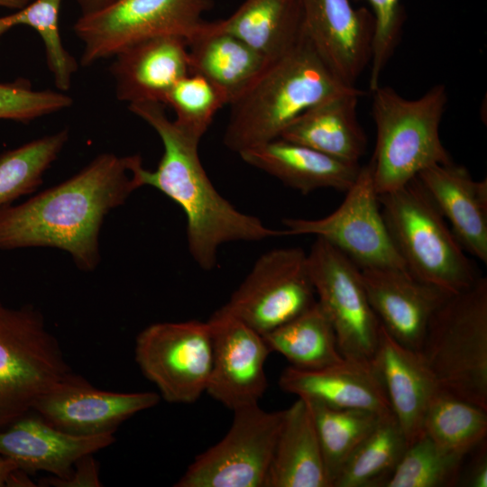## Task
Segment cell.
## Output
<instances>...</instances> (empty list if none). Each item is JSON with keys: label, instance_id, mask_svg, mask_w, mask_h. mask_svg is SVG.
<instances>
[{"label": "cell", "instance_id": "obj_1", "mask_svg": "<svg viewBox=\"0 0 487 487\" xmlns=\"http://www.w3.org/2000/svg\"><path fill=\"white\" fill-rule=\"evenodd\" d=\"M133 158L102 153L63 182L0 208V249L57 248L69 253L80 270L93 271L100 261L106 216L140 188Z\"/></svg>", "mask_w": 487, "mask_h": 487}, {"label": "cell", "instance_id": "obj_2", "mask_svg": "<svg viewBox=\"0 0 487 487\" xmlns=\"http://www.w3.org/2000/svg\"><path fill=\"white\" fill-rule=\"evenodd\" d=\"M164 106L152 101L128 104L130 112L148 124L163 145L155 170L145 169L142 157L135 154L133 172L140 188H155L181 207L188 248L195 262L210 271L217 265L224 244L288 236L284 229L270 228L258 217L241 212L216 189L198 155L200 142L169 119Z\"/></svg>", "mask_w": 487, "mask_h": 487}, {"label": "cell", "instance_id": "obj_3", "mask_svg": "<svg viewBox=\"0 0 487 487\" xmlns=\"http://www.w3.org/2000/svg\"><path fill=\"white\" fill-rule=\"evenodd\" d=\"M353 87L335 77L303 29L294 45L229 105L224 144L240 153L278 139L304 111Z\"/></svg>", "mask_w": 487, "mask_h": 487}, {"label": "cell", "instance_id": "obj_4", "mask_svg": "<svg viewBox=\"0 0 487 487\" xmlns=\"http://www.w3.org/2000/svg\"><path fill=\"white\" fill-rule=\"evenodd\" d=\"M372 93L377 137L370 162L378 195L401 188L432 165L453 162L439 134L448 99L445 85L417 99L381 85Z\"/></svg>", "mask_w": 487, "mask_h": 487}, {"label": "cell", "instance_id": "obj_5", "mask_svg": "<svg viewBox=\"0 0 487 487\" xmlns=\"http://www.w3.org/2000/svg\"><path fill=\"white\" fill-rule=\"evenodd\" d=\"M378 199L389 234L413 277L450 294L468 289L481 277L418 177Z\"/></svg>", "mask_w": 487, "mask_h": 487}, {"label": "cell", "instance_id": "obj_6", "mask_svg": "<svg viewBox=\"0 0 487 487\" xmlns=\"http://www.w3.org/2000/svg\"><path fill=\"white\" fill-rule=\"evenodd\" d=\"M419 353L440 390L487 410L486 277L439 306Z\"/></svg>", "mask_w": 487, "mask_h": 487}, {"label": "cell", "instance_id": "obj_7", "mask_svg": "<svg viewBox=\"0 0 487 487\" xmlns=\"http://www.w3.org/2000/svg\"><path fill=\"white\" fill-rule=\"evenodd\" d=\"M70 372L40 311L0 303V429Z\"/></svg>", "mask_w": 487, "mask_h": 487}, {"label": "cell", "instance_id": "obj_8", "mask_svg": "<svg viewBox=\"0 0 487 487\" xmlns=\"http://www.w3.org/2000/svg\"><path fill=\"white\" fill-rule=\"evenodd\" d=\"M211 5V0H116L81 14L74 24L83 43L80 63L90 66L159 36H179L188 42L205 23L203 14Z\"/></svg>", "mask_w": 487, "mask_h": 487}, {"label": "cell", "instance_id": "obj_9", "mask_svg": "<svg viewBox=\"0 0 487 487\" xmlns=\"http://www.w3.org/2000/svg\"><path fill=\"white\" fill-rule=\"evenodd\" d=\"M134 357L164 400L194 403L206 392L211 373V325L198 320L152 324L137 335Z\"/></svg>", "mask_w": 487, "mask_h": 487}, {"label": "cell", "instance_id": "obj_10", "mask_svg": "<svg viewBox=\"0 0 487 487\" xmlns=\"http://www.w3.org/2000/svg\"><path fill=\"white\" fill-rule=\"evenodd\" d=\"M307 263L317 301L334 328L343 357L372 363L381 323L369 302L361 270L318 237L307 253Z\"/></svg>", "mask_w": 487, "mask_h": 487}, {"label": "cell", "instance_id": "obj_11", "mask_svg": "<svg viewBox=\"0 0 487 487\" xmlns=\"http://www.w3.org/2000/svg\"><path fill=\"white\" fill-rule=\"evenodd\" d=\"M307 253L299 247L262 254L228 301L216 310L264 335L296 317L317 299Z\"/></svg>", "mask_w": 487, "mask_h": 487}, {"label": "cell", "instance_id": "obj_12", "mask_svg": "<svg viewBox=\"0 0 487 487\" xmlns=\"http://www.w3.org/2000/svg\"><path fill=\"white\" fill-rule=\"evenodd\" d=\"M226 435L198 455L176 487H264L285 409L259 404L233 410Z\"/></svg>", "mask_w": 487, "mask_h": 487}, {"label": "cell", "instance_id": "obj_13", "mask_svg": "<svg viewBox=\"0 0 487 487\" xmlns=\"http://www.w3.org/2000/svg\"><path fill=\"white\" fill-rule=\"evenodd\" d=\"M342 204L317 219L285 218L288 236L312 234L342 252L360 270L392 267L407 270L384 223L371 162L361 166Z\"/></svg>", "mask_w": 487, "mask_h": 487}, {"label": "cell", "instance_id": "obj_14", "mask_svg": "<svg viewBox=\"0 0 487 487\" xmlns=\"http://www.w3.org/2000/svg\"><path fill=\"white\" fill-rule=\"evenodd\" d=\"M160 399L152 391H103L70 372L38 398L32 411L64 432L97 436L114 434L123 422L156 406Z\"/></svg>", "mask_w": 487, "mask_h": 487}, {"label": "cell", "instance_id": "obj_15", "mask_svg": "<svg viewBox=\"0 0 487 487\" xmlns=\"http://www.w3.org/2000/svg\"><path fill=\"white\" fill-rule=\"evenodd\" d=\"M208 322L213 357L206 392L232 411L258 404L267 390L264 366L271 353L262 335L216 311Z\"/></svg>", "mask_w": 487, "mask_h": 487}, {"label": "cell", "instance_id": "obj_16", "mask_svg": "<svg viewBox=\"0 0 487 487\" xmlns=\"http://www.w3.org/2000/svg\"><path fill=\"white\" fill-rule=\"evenodd\" d=\"M305 33L318 55L348 87L371 63L375 21L371 10L351 0H300Z\"/></svg>", "mask_w": 487, "mask_h": 487}, {"label": "cell", "instance_id": "obj_17", "mask_svg": "<svg viewBox=\"0 0 487 487\" xmlns=\"http://www.w3.org/2000/svg\"><path fill=\"white\" fill-rule=\"evenodd\" d=\"M361 275L381 325L400 344L419 352L432 316L452 294L404 269H362Z\"/></svg>", "mask_w": 487, "mask_h": 487}, {"label": "cell", "instance_id": "obj_18", "mask_svg": "<svg viewBox=\"0 0 487 487\" xmlns=\"http://www.w3.org/2000/svg\"><path fill=\"white\" fill-rule=\"evenodd\" d=\"M115 440L114 434L77 436L64 432L32 410L0 430V455L25 473L42 471L66 480L79 459Z\"/></svg>", "mask_w": 487, "mask_h": 487}, {"label": "cell", "instance_id": "obj_19", "mask_svg": "<svg viewBox=\"0 0 487 487\" xmlns=\"http://www.w3.org/2000/svg\"><path fill=\"white\" fill-rule=\"evenodd\" d=\"M279 386L298 398L333 408L363 409L381 416L393 414L372 363L345 358L319 369L290 365L281 372Z\"/></svg>", "mask_w": 487, "mask_h": 487}, {"label": "cell", "instance_id": "obj_20", "mask_svg": "<svg viewBox=\"0 0 487 487\" xmlns=\"http://www.w3.org/2000/svg\"><path fill=\"white\" fill-rule=\"evenodd\" d=\"M113 58L110 71L116 98L128 104L146 101L163 104L173 85L190 73L188 42L179 36L147 39Z\"/></svg>", "mask_w": 487, "mask_h": 487}, {"label": "cell", "instance_id": "obj_21", "mask_svg": "<svg viewBox=\"0 0 487 487\" xmlns=\"http://www.w3.org/2000/svg\"><path fill=\"white\" fill-rule=\"evenodd\" d=\"M372 363L409 446L424 435V418L439 388L420 353L400 344L381 325Z\"/></svg>", "mask_w": 487, "mask_h": 487}, {"label": "cell", "instance_id": "obj_22", "mask_svg": "<svg viewBox=\"0 0 487 487\" xmlns=\"http://www.w3.org/2000/svg\"><path fill=\"white\" fill-rule=\"evenodd\" d=\"M417 177L464 250L486 264L487 179H473L454 161L432 165Z\"/></svg>", "mask_w": 487, "mask_h": 487}, {"label": "cell", "instance_id": "obj_23", "mask_svg": "<svg viewBox=\"0 0 487 487\" xmlns=\"http://www.w3.org/2000/svg\"><path fill=\"white\" fill-rule=\"evenodd\" d=\"M238 154L245 163L302 194L320 188L346 192L361 168L359 163L344 161L281 138Z\"/></svg>", "mask_w": 487, "mask_h": 487}, {"label": "cell", "instance_id": "obj_24", "mask_svg": "<svg viewBox=\"0 0 487 487\" xmlns=\"http://www.w3.org/2000/svg\"><path fill=\"white\" fill-rule=\"evenodd\" d=\"M363 94L353 87L319 102L297 116L280 138L344 161L359 163L367 145L356 112Z\"/></svg>", "mask_w": 487, "mask_h": 487}, {"label": "cell", "instance_id": "obj_25", "mask_svg": "<svg viewBox=\"0 0 487 487\" xmlns=\"http://www.w3.org/2000/svg\"><path fill=\"white\" fill-rule=\"evenodd\" d=\"M264 487H329L313 417L303 399L285 409Z\"/></svg>", "mask_w": 487, "mask_h": 487}, {"label": "cell", "instance_id": "obj_26", "mask_svg": "<svg viewBox=\"0 0 487 487\" xmlns=\"http://www.w3.org/2000/svg\"><path fill=\"white\" fill-rule=\"evenodd\" d=\"M202 29L229 33L271 61L289 51L303 32L300 0H245L229 17L205 21Z\"/></svg>", "mask_w": 487, "mask_h": 487}, {"label": "cell", "instance_id": "obj_27", "mask_svg": "<svg viewBox=\"0 0 487 487\" xmlns=\"http://www.w3.org/2000/svg\"><path fill=\"white\" fill-rule=\"evenodd\" d=\"M188 46L190 72L215 84L226 96L228 105L270 62L240 39L225 32H207L202 26Z\"/></svg>", "mask_w": 487, "mask_h": 487}, {"label": "cell", "instance_id": "obj_28", "mask_svg": "<svg viewBox=\"0 0 487 487\" xmlns=\"http://www.w3.org/2000/svg\"><path fill=\"white\" fill-rule=\"evenodd\" d=\"M262 337L271 352L280 354L296 368L319 369L345 359L334 328L317 301Z\"/></svg>", "mask_w": 487, "mask_h": 487}, {"label": "cell", "instance_id": "obj_29", "mask_svg": "<svg viewBox=\"0 0 487 487\" xmlns=\"http://www.w3.org/2000/svg\"><path fill=\"white\" fill-rule=\"evenodd\" d=\"M407 447L394 415L383 417L347 459L333 487H385Z\"/></svg>", "mask_w": 487, "mask_h": 487}, {"label": "cell", "instance_id": "obj_30", "mask_svg": "<svg viewBox=\"0 0 487 487\" xmlns=\"http://www.w3.org/2000/svg\"><path fill=\"white\" fill-rule=\"evenodd\" d=\"M306 402L315 423L329 487H333L347 459L385 416L363 409Z\"/></svg>", "mask_w": 487, "mask_h": 487}, {"label": "cell", "instance_id": "obj_31", "mask_svg": "<svg viewBox=\"0 0 487 487\" xmlns=\"http://www.w3.org/2000/svg\"><path fill=\"white\" fill-rule=\"evenodd\" d=\"M423 433L445 451L466 456L486 439L487 410L439 389L427 408Z\"/></svg>", "mask_w": 487, "mask_h": 487}, {"label": "cell", "instance_id": "obj_32", "mask_svg": "<svg viewBox=\"0 0 487 487\" xmlns=\"http://www.w3.org/2000/svg\"><path fill=\"white\" fill-rule=\"evenodd\" d=\"M68 140L69 132L62 129L0 155V208L37 190Z\"/></svg>", "mask_w": 487, "mask_h": 487}, {"label": "cell", "instance_id": "obj_33", "mask_svg": "<svg viewBox=\"0 0 487 487\" xmlns=\"http://www.w3.org/2000/svg\"><path fill=\"white\" fill-rule=\"evenodd\" d=\"M62 0H33L25 7L0 17V37L15 26L32 28L42 40L46 62L58 90L68 91L78 69L74 57L65 49L59 29Z\"/></svg>", "mask_w": 487, "mask_h": 487}, {"label": "cell", "instance_id": "obj_34", "mask_svg": "<svg viewBox=\"0 0 487 487\" xmlns=\"http://www.w3.org/2000/svg\"><path fill=\"white\" fill-rule=\"evenodd\" d=\"M465 457L445 451L424 434L408 446L385 487L456 486Z\"/></svg>", "mask_w": 487, "mask_h": 487}, {"label": "cell", "instance_id": "obj_35", "mask_svg": "<svg viewBox=\"0 0 487 487\" xmlns=\"http://www.w3.org/2000/svg\"><path fill=\"white\" fill-rule=\"evenodd\" d=\"M163 104L175 113V124L200 142L216 113L228 105L226 96L207 78L190 72L166 94Z\"/></svg>", "mask_w": 487, "mask_h": 487}, {"label": "cell", "instance_id": "obj_36", "mask_svg": "<svg viewBox=\"0 0 487 487\" xmlns=\"http://www.w3.org/2000/svg\"><path fill=\"white\" fill-rule=\"evenodd\" d=\"M72 102L62 91L34 89L24 78L0 82V120L26 123L67 109Z\"/></svg>", "mask_w": 487, "mask_h": 487}, {"label": "cell", "instance_id": "obj_37", "mask_svg": "<svg viewBox=\"0 0 487 487\" xmlns=\"http://www.w3.org/2000/svg\"><path fill=\"white\" fill-rule=\"evenodd\" d=\"M355 1L367 2L375 21L369 80V89L372 92L380 85L381 75L399 43L405 12L400 0Z\"/></svg>", "mask_w": 487, "mask_h": 487}, {"label": "cell", "instance_id": "obj_38", "mask_svg": "<svg viewBox=\"0 0 487 487\" xmlns=\"http://www.w3.org/2000/svg\"><path fill=\"white\" fill-rule=\"evenodd\" d=\"M41 485L60 487L102 486L99 479L98 463L93 455L79 459L74 465L71 475L66 480H60L53 476L44 478Z\"/></svg>", "mask_w": 487, "mask_h": 487}, {"label": "cell", "instance_id": "obj_39", "mask_svg": "<svg viewBox=\"0 0 487 487\" xmlns=\"http://www.w3.org/2000/svg\"><path fill=\"white\" fill-rule=\"evenodd\" d=\"M469 464L463 465L458 485L469 487L487 486V448L486 439L475 446Z\"/></svg>", "mask_w": 487, "mask_h": 487}, {"label": "cell", "instance_id": "obj_40", "mask_svg": "<svg viewBox=\"0 0 487 487\" xmlns=\"http://www.w3.org/2000/svg\"><path fill=\"white\" fill-rule=\"evenodd\" d=\"M5 486H34L26 476L25 472L19 469L10 459L0 455V487Z\"/></svg>", "mask_w": 487, "mask_h": 487}, {"label": "cell", "instance_id": "obj_41", "mask_svg": "<svg viewBox=\"0 0 487 487\" xmlns=\"http://www.w3.org/2000/svg\"><path fill=\"white\" fill-rule=\"evenodd\" d=\"M80 7L82 14L97 11L116 0H75Z\"/></svg>", "mask_w": 487, "mask_h": 487}, {"label": "cell", "instance_id": "obj_42", "mask_svg": "<svg viewBox=\"0 0 487 487\" xmlns=\"http://www.w3.org/2000/svg\"><path fill=\"white\" fill-rule=\"evenodd\" d=\"M32 1L33 0H0V6L16 11L25 7Z\"/></svg>", "mask_w": 487, "mask_h": 487}]
</instances>
